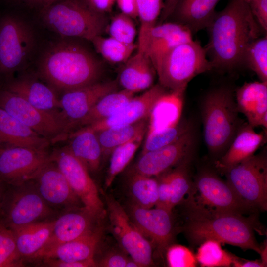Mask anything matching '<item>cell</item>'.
Returning <instances> with one entry per match:
<instances>
[{"instance_id":"8","label":"cell","mask_w":267,"mask_h":267,"mask_svg":"<svg viewBox=\"0 0 267 267\" xmlns=\"http://www.w3.org/2000/svg\"><path fill=\"white\" fill-rule=\"evenodd\" d=\"M224 173L226 182L237 196L254 211L267 210V158L253 155Z\"/></svg>"},{"instance_id":"11","label":"cell","mask_w":267,"mask_h":267,"mask_svg":"<svg viewBox=\"0 0 267 267\" xmlns=\"http://www.w3.org/2000/svg\"><path fill=\"white\" fill-rule=\"evenodd\" d=\"M191 193L197 194L196 198H188L214 211L244 215L255 212L237 196L226 181L210 169H203L198 172Z\"/></svg>"},{"instance_id":"23","label":"cell","mask_w":267,"mask_h":267,"mask_svg":"<svg viewBox=\"0 0 267 267\" xmlns=\"http://www.w3.org/2000/svg\"><path fill=\"white\" fill-rule=\"evenodd\" d=\"M265 134L263 132H256L248 122H243L227 149L217 161V168L224 173L254 155L265 142Z\"/></svg>"},{"instance_id":"9","label":"cell","mask_w":267,"mask_h":267,"mask_svg":"<svg viewBox=\"0 0 267 267\" xmlns=\"http://www.w3.org/2000/svg\"><path fill=\"white\" fill-rule=\"evenodd\" d=\"M35 45L30 27L19 18H0V76L9 77L30 60Z\"/></svg>"},{"instance_id":"31","label":"cell","mask_w":267,"mask_h":267,"mask_svg":"<svg viewBox=\"0 0 267 267\" xmlns=\"http://www.w3.org/2000/svg\"><path fill=\"white\" fill-rule=\"evenodd\" d=\"M54 220L30 223L13 230L23 258H32L44 247L51 234Z\"/></svg>"},{"instance_id":"38","label":"cell","mask_w":267,"mask_h":267,"mask_svg":"<svg viewBox=\"0 0 267 267\" xmlns=\"http://www.w3.org/2000/svg\"><path fill=\"white\" fill-rule=\"evenodd\" d=\"M221 244L218 241L208 239L200 244L195 256L201 266H233L238 257L222 249Z\"/></svg>"},{"instance_id":"56","label":"cell","mask_w":267,"mask_h":267,"mask_svg":"<svg viewBox=\"0 0 267 267\" xmlns=\"http://www.w3.org/2000/svg\"><path fill=\"white\" fill-rule=\"evenodd\" d=\"M28 0V1H30L42 2L44 4L47 0Z\"/></svg>"},{"instance_id":"44","label":"cell","mask_w":267,"mask_h":267,"mask_svg":"<svg viewBox=\"0 0 267 267\" xmlns=\"http://www.w3.org/2000/svg\"><path fill=\"white\" fill-rule=\"evenodd\" d=\"M166 259L170 267H194L197 265L195 255L188 248L171 244L166 250Z\"/></svg>"},{"instance_id":"17","label":"cell","mask_w":267,"mask_h":267,"mask_svg":"<svg viewBox=\"0 0 267 267\" xmlns=\"http://www.w3.org/2000/svg\"><path fill=\"white\" fill-rule=\"evenodd\" d=\"M32 180L45 202L58 213L84 207L57 164L51 159Z\"/></svg>"},{"instance_id":"20","label":"cell","mask_w":267,"mask_h":267,"mask_svg":"<svg viewBox=\"0 0 267 267\" xmlns=\"http://www.w3.org/2000/svg\"><path fill=\"white\" fill-rule=\"evenodd\" d=\"M167 90L160 83L153 85L142 94L134 96L110 117L85 127L98 132L110 127L133 124L148 118L156 100Z\"/></svg>"},{"instance_id":"2","label":"cell","mask_w":267,"mask_h":267,"mask_svg":"<svg viewBox=\"0 0 267 267\" xmlns=\"http://www.w3.org/2000/svg\"><path fill=\"white\" fill-rule=\"evenodd\" d=\"M186 202L187 218L183 230L190 243L197 245L213 239L260 254L262 247L255 236V231L260 230L256 216L214 211L189 198Z\"/></svg>"},{"instance_id":"41","label":"cell","mask_w":267,"mask_h":267,"mask_svg":"<svg viewBox=\"0 0 267 267\" xmlns=\"http://www.w3.org/2000/svg\"><path fill=\"white\" fill-rule=\"evenodd\" d=\"M191 129L192 127L190 122L181 119L174 127L146 133L141 154L161 148L175 141Z\"/></svg>"},{"instance_id":"36","label":"cell","mask_w":267,"mask_h":267,"mask_svg":"<svg viewBox=\"0 0 267 267\" xmlns=\"http://www.w3.org/2000/svg\"><path fill=\"white\" fill-rule=\"evenodd\" d=\"M192 156H191L166 172L168 177L171 198L170 208L173 209L181 203L186 194H190L193 187L190 173V166Z\"/></svg>"},{"instance_id":"15","label":"cell","mask_w":267,"mask_h":267,"mask_svg":"<svg viewBox=\"0 0 267 267\" xmlns=\"http://www.w3.org/2000/svg\"><path fill=\"white\" fill-rule=\"evenodd\" d=\"M194 144L195 136L191 129L175 141L141 154L129 173L159 176L192 156Z\"/></svg>"},{"instance_id":"26","label":"cell","mask_w":267,"mask_h":267,"mask_svg":"<svg viewBox=\"0 0 267 267\" xmlns=\"http://www.w3.org/2000/svg\"><path fill=\"white\" fill-rule=\"evenodd\" d=\"M49 142L0 108V148L8 145L45 150Z\"/></svg>"},{"instance_id":"6","label":"cell","mask_w":267,"mask_h":267,"mask_svg":"<svg viewBox=\"0 0 267 267\" xmlns=\"http://www.w3.org/2000/svg\"><path fill=\"white\" fill-rule=\"evenodd\" d=\"M58 214L45 202L31 180L7 186L2 199L0 222L14 230L30 223L54 220Z\"/></svg>"},{"instance_id":"32","label":"cell","mask_w":267,"mask_h":267,"mask_svg":"<svg viewBox=\"0 0 267 267\" xmlns=\"http://www.w3.org/2000/svg\"><path fill=\"white\" fill-rule=\"evenodd\" d=\"M147 125L148 118H146L133 124L110 127L96 132L102 148L103 158L110 155L118 146L145 134Z\"/></svg>"},{"instance_id":"42","label":"cell","mask_w":267,"mask_h":267,"mask_svg":"<svg viewBox=\"0 0 267 267\" xmlns=\"http://www.w3.org/2000/svg\"><path fill=\"white\" fill-rule=\"evenodd\" d=\"M13 231L0 222V267L23 266Z\"/></svg>"},{"instance_id":"16","label":"cell","mask_w":267,"mask_h":267,"mask_svg":"<svg viewBox=\"0 0 267 267\" xmlns=\"http://www.w3.org/2000/svg\"><path fill=\"white\" fill-rule=\"evenodd\" d=\"M126 211L137 229L160 252L172 244L175 229L172 212L158 207L143 208L133 203L129 204Z\"/></svg>"},{"instance_id":"34","label":"cell","mask_w":267,"mask_h":267,"mask_svg":"<svg viewBox=\"0 0 267 267\" xmlns=\"http://www.w3.org/2000/svg\"><path fill=\"white\" fill-rule=\"evenodd\" d=\"M158 186V179L153 177L129 173L128 190L132 203L143 208H152L157 202Z\"/></svg>"},{"instance_id":"13","label":"cell","mask_w":267,"mask_h":267,"mask_svg":"<svg viewBox=\"0 0 267 267\" xmlns=\"http://www.w3.org/2000/svg\"><path fill=\"white\" fill-rule=\"evenodd\" d=\"M105 199L111 230L123 249L140 267L152 265L151 243L133 223L118 201L108 195H105Z\"/></svg>"},{"instance_id":"55","label":"cell","mask_w":267,"mask_h":267,"mask_svg":"<svg viewBox=\"0 0 267 267\" xmlns=\"http://www.w3.org/2000/svg\"><path fill=\"white\" fill-rule=\"evenodd\" d=\"M58 0H47L45 3L44 4V7L46 8L50 6L51 4L57 1Z\"/></svg>"},{"instance_id":"1","label":"cell","mask_w":267,"mask_h":267,"mask_svg":"<svg viewBox=\"0 0 267 267\" xmlns=\"http://www.w3.org/2000/svg\"><path fill=\"white\" fill-rule=\"evenodd\" d=\"M206 29L207 57L213 69L223 72L243 66L248 45L264 33L244 0H229L224 8L216 12Z\"/></svg>"},{"instance_id":"40","label":"cell","mask_w":267,"mask_h":267,"mask_svg":"<svg viewBox=\"0 0 267 267\" xmlns=\"http://www.w3.org/2000/svg\"><path fill=\"white\" fill-rule=\"evenodd\" d=\"M255 72L260 81L267 82V36L253 41L245 52L243 66Z\"/></svg>"},{"instance_id":"33","label":"cell","mask_w":267,"mask_h":267,"mask_svg":"<svg viewBox=\"0 0 267 267\" xmlns=\"http://www.w3.org/2000/svg\"><path fill=\"white\" fill-rule=\"evenodd\" d=\"M134 94L131 91L122 89L106 95L94 105L79 122L77 127H87L106 119L126 104L134 96Z\"/></svg>"},{"instance_id":"37","label":"cell","mask_w":267,"mask_h":267,"mask_svg":"<svg viewBox=\"0 0 267 267\" xmlns=\"http://www.w3.org/2000/svg\"><path fill=\"white\" fill-rule=\"evenodd\" d=\"M91 42L96 52L113 64L125 63L134 50L137 49V44L134 43H125L110 36L106 38L97 36Z\"/></svg>"},{"instance_id":"35","label":"cell","mask_w":267,"mask_h":267,"mask_svg":"<svg viewBox=\"0 0 267 267\" xmlns=\"http://www.w3.org/2000/svg\"><path fill=\"white\" fill-rule=\"evenodd\" d=\"M164 6L163 0H136L140 23L137 51L146 53L151 30L156 25Z\"/></svg>"},{"instance_id":"50","label":"cell","mask_w":267,"mask_h":267,"mask_svg":"<svg viewBox=\"0 0 267 267\" xmlns=\"http://www.w3.org/2000/svg\"><path fill=\"white\" fill-rule=\"evenodd\" d=\"M86 1L95 11L105 14L111 10L116 0H86Z\"/></svg>"},{"instance_id":"28","label":"cell","mask_w":267,"mask_h":267,"mask_svg":"<svg viewBox=\"0 0 267 267\" xmlns=\"http://www.w3.org/2000/svg\"><path fill=\"white\" fill-rule=\"evenodd\" d=\"M156 74V70L147 54L137 51L124 63L118 81L123 89L135 93L151 88Z\"/></svg>"},{"instance_id":"7","label":"cell","mask_w":267,"mask_h":267,"mask_svg":"<svg viewBox=\"0 0 267 267\" xmlns=\"http://www.w3.org/2000/svg\"><path fill=\"white\" fill-rule=\"evenodd\" d=\"M213 69L204 47L194 39L173 48L156 71L159 83L168 90L186 89L196 76Z\"/></svg>"},{"instance_id":"51","label":"cell","mask_w":267,"mask_h":267,"mask_svg":"<svg viewBox=\"0 0 267 267\" xmlns=\"http://www.w3.org/2000/svg\"><path fill=\"white\" fill-rule=\"evenodd\" d=\"M180 0H165L164 6L160 16V21L168 19L174 11L176 5Z\"/></svg>"},{"instance_id":"12","label":"cell","mask_w":267,"mask_h":267,"mask_svg":"<svg viewBox=\"0 0 267 267\" xmlns=\"http://www.w3.org/2000/svg\"><path fill=\"white\" fill-rule=\"evenodd\" d=\"M50 157L66 178L84 208L96 218L100 216L104 210V204L97 186L85 165L71 152L68 147L56 151Z\"/></svg>"},{"instance_id":"29","label":"cell","mask_w":267,"mask_h":267,"mask_svg":"<svg viewBox=\"0 0 267 267\" xmlns=\"http://www.w3.org/2000/svg\"><path fill=\"white\" fill-rule=\"evenodd\" d=\"M102 234L101 229L92 230L76 239L58 245L38 259L52 258L66 262L93 259Z\"/></svg>"},{"instance_id":"39","label":"cell","mask_w":267,"mask_h":267,"mask_svg":"<svg viewBox=\"0 0 267 267\" xmlns=\"http://www.w3.org/2000/svg\"><path fill=\"white\" fill-rule=\"evenodd\" d=\"M145 134H141L118 146L111 153L109 166L105 181V187L110 186L116 177L128 165L140 146Z\"/></svg>"},{"instance_id":"19","label":"cell","mask_w":267,"mask_h":267,"mask_svg":"<svg viewBox=\"0 0 267 267\" xmlns=\"http://www.w3.org/2000/svg\"><path fill=\"white\" fill-rule=\"evenodd\" d=\"M59 215L53 222L51 234L44 247L32 258L38 259L59 245L76 239L92 230L97 218L84 207L68 211Z\"/></svg>"},{"instance_id":"45","label":"cell","mask_w":267,"mask_h":267,"mask_svg":"<svg viewBox=\"0 0 267 267\" xmlns=\"http://www.w3.org/2000/svg\"><path fill=\"white\" fill-rule=\"evenodd\" d=\"M250 10L264 32L267 33V0H247Z\"/></svg>"},{"instance_id":"10","label":"cell","mask_w":267,"mask_h":267,"mask_svg":"<svg viewBox=\"0 0 267 267\" xmlns=\"http://www.w3.org/2000/svg\"><path fill=\"white\" fill-rule=\"evenodd\" d=\"M0 108L49 141L68 132L62 114L38 109L5 89L0 90Z\"/></svg>"},{"instance_id":"27","label":"cell","mask_w":267,"mask_h":267,"mask_svg":"<svg viewBox=\"0 0 267 267\" xmlns=\"http://www.w3.org/2000/svg\"><path fill=\"white\" fill-rule=\"evenodd\" d=\"M220 0H180L169 18L192 33L207 28L213 19Z\"/></svg>"},{"instance_id":"53","label":"cell","mask_w":267,"mask_h":267,"mask_svg":"<svg viewBox=\"0 0 267 267\" xmlns=\"http://www.w3.org/2000/svg\"><path fill=\"white\" fill-rule=\"evenodd\" d=\"M8 185L0 181V214L3 195Z\"/></svg>"},{"instance_id":"43","label":"cell","mask_w":267,"mask_h":267,"mask_svg":"<svg viewBox=\"0 0 267 267\" xmlns=\"http://www.w3.org/2000/svg\"><path fill=\"white\" fill-rule=\"evenodd\" d=\"M107 29L110 37L125 43H134L136 30L133 18L129 16L122 12L116 15Z\"/></svg>"},{"instance_id":"3","label":"cell","mask_w":267,"mask_h":267,"mask_svg":"<svg viewBox=\"0 0 267 267\" xmlns=\"http://www.w3.org/2000/svg\"><path fill=\"white\" fill-rule=\"evenodd\" d=\"M38 69L51 88L65 92L98 82L102 68L86 47L66 38L46 48L39 60Z\"/></svg>"},{"instance_id":"5","label":"cell","mask_w":267,"mask_h":267,"mask_svg":"<svg viewBox=\"0 0 267 267\" xmlns=\"http://www.w3.org/2000/svg\"><path fill=\"white\" fill-rule=\"evenodd\" d=\"M44 22L49 28L66 38L91 41L107 29L105 14L94 10L86 0L56 1L44 8Z\"/></svg>"},{"instance_id":"4","label":"cell","mask_w":267,"mask_h":267,"mask_svg":"<svg viewBox=\"0 0 267 267\" xmlns=\"http://www.w3.org/2000/svg\"><path fill=\"white\" fill-rule=\"evenodd\" d=\"M235 94L228 86L208 91L202 102L204 138L210 153L222 156L243 123L239 117Z\"/></svg>"},{"instance_id":"57","label":"cell","mask_w":267,"mask_h":267,"mask_svg":"<svg viewBox=\"0 0 267 267\" xmlns=\"http://www.w3.org/2000/svg\"><path fill=\"white\" fill-rule=\"evenodd\" d=\"M244 1H246L247 0H244Z\"/></svg>"},{"instance_id":"52","label":"cell","mask_w":267,"mask_h":267,"mask_svg":"<svg viewBox=\"0 0 267 267\" xmlns=\"http://www.w3.org/2000/svg\"><path fill=\"white\" fill-rule=\"evenodd\" d=\"M234 267H267L261 260H247L238 258L233 265Z\"/></svg>"},{"instance_id":"30","label":"cell","mask_w":267,"mask_h":267,"mask_svg":"<svg viewBox=\"0 0 267 267\" xmlns=\"http://www.w3.org/2000/svg\"><path fill=\"white\" fill-rule=\"evenodd\" d=\"M68 147L71 152L91 172L97 171L103 153L96 132L87 127L78 129L71 135Z\"/></svg>"},{"instance_id":"47","label":"cell","mask_w":267,"mask_h":267,"mask_svg":"<svg viewBox=\"0 0 267 267\" xmlns=\"http://www.w3.org/2000/svg\"><path fill=\"white\" fill-rule=\"evenodd\" d=\"M44 265L52 267H97V264L94 258L85 261L77 262H62L61 261L52 259H43Z\"/></svg>"},{"instance_id":"14","label":"cell","mask_w":267,"mask_h":267,"mask_svg":"<svg viewBox=\"0 0 267 267\" xmlns=\"http://www.w3.org/2000/svg\"><path fill=\"white\" fill-rule=\"evenodd\" d=\"M50 161L45 150L23 147L0 149V181L15 185L32 180Z\"/></svg>"},{"instance_id":"18","label":"cell","mask_w":267,"mask_h":267,"mask_svg":"<svg viewBox=\"0 0 267 267\" xmlns=\"http://www.w3.org/2000/svg\"><path fill=\"white\" fill-rule=\"evenodd\" d=\"M118 80L97 82L65 91L60 99L62 115L68 131L77 128L92 107L106 95L118 89Z\"/></svg>"},{"instance_id":"48","label":"cell","mask_w":267,"mask_h":267,"mask_svg":"<svg viewBox=\"0 0 267 267\" xmlns=\"http://www.w3.org/2000/svg\"><path fill=\"white\" fill-rule=\"evenodd\" d=\"M128 259L121 253H111L101 259L97 266L102 267H125Z\"/></svg>"},{"instance_id":"54","label":"cell","mask_w":267,"mask_h":267,"mask_svg":"<svg viewBox=\"0 0 267 267\" xmlns=\"http://www.w3.org/2000/svg\"><path fill=\"white\" fill-rule=\"evenodd\" d=\"M125 267H140L139 265L132 258H129Z\"/></svg>"},{"instance_id":"24","label":"cell","mask_w":267,"mask_h":267,"mask_svg":"<svg viewBox=\"0 0 267 267\" xmlns=\"http://www.w3.org/2000/svg\"><path fill=\"white\" fill-rule=\"evenodd\" d=\"M168 90L156 100L151 110L146 133L174 127L181 120L186 89Z\"/></svg>"},{"instance_id":"21","label":"cell","mask_w":267,"mask_h":267,"mask_svg":"<svg viewBox=\"0 0 267 267\" xmlns=\"http://www.w3.org/2000/svg\"><path fill=\"white\" fill-rule=\"evenodd\" d=\"M193 39L191 31L179 23L170 22L156 24L150 32L146 53L156 71L173 48Z\"/></svg>"},{"instance_id":"49","label":"cell","mask_w":267,"mask_h":267,"mask_svg":"<svg viewBox=\"0 0 267 267\" xmlns=\"http://www.w3.org/2000/svg\"><path fill=\"white\" fill-rule=\"evenodd\" d=\"M121 12L133 19L137 17L136 0H116Z\"/></svg>"},{"instance_id":"22","label":"cell","mask_w":267,"mask_h":267,"mask_svg":"<svg viewBox=\"0 0 267 267\" xmlns=\"http://www.w3.org/2000/svg\"><path fill=\"white\" fill-rule=\"evenodd\" d=\"M238 110L253 127L267 129V82H246L236 90Z\"/></svg>"},{"instance_id":"46","label":"cell","mask_w":267,"mask_h":267,"mask_svg":"<svg viewBox=\"0 0 267 267\" xmlns=\"http://www.w3.org/2000/svg\"><path fill=\"white\" fill-rule=\"evenodd\" d=\"M159 176L160 178L158 179V200L155 206L172 212L170 208V188L166 172Z\"/></svg>"},{"instance_id":"25","label":"cell","mask_w":267,"mask_h":267,"mask_svg":"<svg viewBox=\"0 0 267 267\" xmlns=\"http://www.w3.org/2000/svg\"><path fill=\"white\" fill-rule=\"evenodd\" d=\"M4 89L22 97L33 106L44 111L57 113L61 108L52 88L30 77L8 80Z\"/></svg>"}]
</instances>
